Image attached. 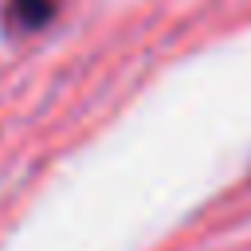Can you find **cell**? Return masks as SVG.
<instances>
[{
    "label": "cell",
    "instance_id": "6da1fadb",
    "mask_svg": "<svg viewBox=\"0 0 251 251\" xmlns=\"http://www.w3.org/2000/svg\"><path fill=\"white\" fill-rule=\"evenodd\" d=\"M47 16H51V4H47V0H16V4L8 8V20H12L16 27H39Z\"/></svg>",
    "mask_w": 251,
    "mask_h": 251
}]
</instances>
